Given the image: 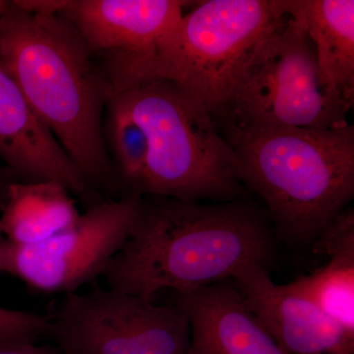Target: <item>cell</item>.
I'll use <instances>...</instances> for the list:
<instances>
[{
  "label": "cell",
  "instance_id": "277c9868",
  "mask_svg": "<svg viewBox=\"0 0 354 354\" xmlns=\"http://www.w3.org/2000/svg\"><path fill=\"white\" fill-rule=\"evenodd\" d=\"M141 125L148 153L140 196L232 201L241 192L234 151L211 113L177 84L134 81L109 93Z\"/></svg>",
  "mask_w": 354,
  "mask_h": 354
},
{
  "label": "cell",
  "instance_id": "e0dca14e",
  "mask_svg": "<svg viewBox=\"0 0 354 354\" xmlns=\"http://www.w3.org/2000/svg\"><path fill=\"white\" fill-rule=\"evenodd\" d=\"M3 237L0 232V243ZM46 326L48 315L0 306V335L4 344L35 342L38 337L44 335Z\"/></svg>",
  "mask_w": 354,
  "mask_h": 354
},
{
  "label": "cell",
  "instance_id": "d6986e66",
  "mask_svg": "<svg viewBox=\"0 0 354 354\" xmlns=\"http://www.w3.org/2000/svg\"><path fill=\"white\" fill-rule=\"evenodd\" d=\"M0 354H64L55 344H37L34 342L0 344Z\"/></svg>",
  "mask_w": 354,
  "mask_h": 354
},
{
  "label": "cell",
  "instance_id": "ffe728a7",
  "mask_svg": "<svg viewBox=\"0 0 354 354\" xmlns=\"http://www.w3.org/2000/svg\"><path fill=\"white\" fill-rule=\"evenodd\" d=\"M9 2L3 1V0H0V17L3 15V13L6 12V9L8 8Z\"/></svg>",
  "mask_w": 354,
  "mask_h": 354
},
{
  "label": "cell",
  "instance_id": "7a4b0ae2",
  "mask_svg": "<svg viewBox=\"0 0 354 354\" xmlns=\"http://www.w3.org/2000/svg\"><path fill=\"white\" fill-rule=\"evenodd\" d=\"M0 64L90 187L108 185L111 167L102 125L108 88L74 26L58 14L9 2L0 17Z\"/></svg>",
  "mask_w": 354,
  "mask_h": 354
},
{
  "label": "cell",
  "instance_id": "5bb4252c",
  "mask_svg": "<svg viewBox=\"0 0 354 354\" xmlns=\"http://www.w3.org/2000/svg\"><path fill=\"white\" fill-rule=\"evenodd\" d=\"M324 80L353 106V0H295Z\"/></svg>",
  "mask_w": 354,
  "mask_h": 354
},
{
  "label": "cell",
  "instance_id": "9c48e42d",
  "mask_svg": "<svg viewBox=\"0 0 354 354\" xmlns=\"http://www.w3.org/2000/svg\"><path fill=\"white\" fill-rule=\"evenodd\" d=\"M232 281L254 316L288 354H354V335L308 298L274 283L266 265L249 263Z\"/></svg>",
  "mask_w": 354,
  "mask_h": 354
},
{
  "label": "cell",
  "instance_id": "ba28073f",
  "mask_svg": "<svg viewBox=\"0 0 354 354\" xmlns=\"http://www.w3.org/2000/svg\"><path fill=\"white\" fill-rule=\"evenodd\" d=\"M137 195L91 205L73 227L30 246L2 239L0 271L44 293L77 292L102 277L129 236L138 213Z\"/></svg>",
  "mask_w": 354,
  "mask_h": 354
},
{
  "label": "cell",
  "instance_id": "30bf717a",
  "mask_svg": "<svg viewBox=\"0 0 354 354\" xmlns=\"http://www.w3.org/2000/svg\"><path fill=\"white\" fill-rule=\"evenodd\" d=\"M188 2L176 0H73L62 13L91 51L141 59L176 27Z\"/></svg>",
  "mask_w": 354,
  "mask_h": 354
},
{
  "label": "cell",
  "instance_id": "9a60e30c",
  "mask_svg": "<svg viewBox=\"0 0 354 354\" xmlns=\"http://www.w3.org/2000/svg\"><path fill=\"white\" fill-rule=\"evenodd\" d=\"M325 264L288 283L349 334L354 335V252L328 256Z\"/></svg>",
  "mask_w": 354,
  "mask_h": 354
},
{
  "label": "cell",
  "instance_id": "8992f818",
  "mask_svg": "<svg viewBox=\"0 0 354 354\" xmlns=\"http://www.w3.org/2000/svg\"><path fill=\"white\" fill-rule=\"evenodd\" d=\"M256 44L227 99L212 114L216 129H335L353 106L324 80L295 0Z\"/></svg>",
  "mask_w": 354,
  "mask_h": 354
},
{
  "label": "cell",
  "instance_id": "44dd1931",
  "mask_svg": "<svg viewBox=\"0 0 354 354\" xmlns=\"http://www.w3.org/2000/svg\"><path fill=\"white\" fill-rule=\"evenodd\" d=\"M4 342L3 339H2L1 335H0V344H3Z\"/></svg>",
  "mask_w": 354,
  "mask_h": 354
},
{
  "label": "cell",
  "instance_id": "7c38bea8",
  "mask_svg": "<svg viewBox=\"0 0 354 354\" xmlns=\"http://www.w3.org/2000/svg\"><path fill=\"white\" fill-rule=\"evenodd\" d=\"M190 325L187 354H288L247 306L232 279L178 295Z\"/></svg>",
  "mask_w": 354,
  "mask_h": 354
},
{
  "label": "cell",
  "instance_id": "2e32d148",
  "mask_svg": "<svg viewBox=\"0 0 354 354\" xmlns=\"http://www.w3.org/2000/svg\"><path fill=\"white\" fill-rule=\"evenodd\" d=\"M109 131L120 178L127 195L140 196V186L145 169L148 145L141 125L127 109L109 97Z\"/></svg>",
  "mask_w": 354,
  "mask_h": 354
},
{
  "label": "cell",
  "instance_id": "4fadbf2b",
  "mask_svg": "<svg viewBox=\"0 0 354 354\" xmlns=\"http://www.w3.org/2000/svg\"><path fill=\"white\" fill-rule=\"evenodd\" d=\"M66 187L57 181H17L7 189L0 216L6 241L35 245L73 227L80 218Z\"/></svg>",
  "mask_w": 354,
  "mask_h": 354
},
{
  "label": "cell",
  "instance_id": "8fae6325",
  "mask_svg": "<svg viewBox=\"0 0 354 354\" xmlns=\"http://www.w3.org/2000/svg\"><path fill=\"white\" fill-rule=\"evenodd\" d=\"M0 158L22 181H57L71 194L92 196L85 177L1 64Z\"/></svg>",
  "mask_w": 354,
  "mask_h": 354
},
{
  "label": "cell",
  "instance_id": "ac0fdd59",
  "mask_svg": "<svg viewBox=\"0 0 354 354\" xmlns=\"http://www.w3.org/2000/svg\"><path fill=\"white\" fill-rule=\"evenodd\" d=\"M315 251L326 257L354 252V212L346 208L330 221L315 239Z\"/></svg>",
  "mask_w": 354,
  "mask_h": 354
},
{
  "label": "cell",
  "instance_id": "3957f363",
  "mask_svg": "<svg viewBox=\"0 0 354 354\" xmlns=\"http://www.w3.org/2000/svg\"><path fill=\"white\" fill-rule=\"evenodd\" d=\"M239 183L257 193L279 234L315 241L354 196V127L218 131Z\"/></svg>",
  "mask_w": 354,
  "mask_h": 354
},
{
  "label": "cell",
  "instance_id": "52a82bcc",
  "mask_svg": "<svg viewBox=\"0 0 354 354\" xmlns=\"http://www.w3.org/2000/svg\"><path fill=\"white\" fill-rule=\"evenodd\" d=\"M44 335L64 354H187L191 337L178 304L111 288L65 295Z\"/></svg>",
  "mask_w": 354,
  "mask_h": 354
},
{
  "label": "cell",
  "instance_id": "6da1fadb",
  "mask_svg": "<svg viewBox=\"0 0 354 354\" xmlns=\"http://www.w3.org/2000/svg\"><path fill=\"white\" fill-rule=\"evenodd\" d=\"M271 249L267 225L245 204L146 195L102 277L111 290L153 301L160 291L183 295L232 279L249 263L266 265Z\"/></svg>",
  "mask_w": 354,
  "mask_h": 354
},
{
  "label": "cell",
  "instance_id": "5b68a950",
  "mask_svg": "<svg viewBox=\"0 0 354 354\" xmlns=\"http://www.w3.org/2000/svg\"><path fill=\"white\" fill-rule=\"evenodd\" d=\"M285 0H207L183 14L150 57H111L109 91L142 79L171 81L209 113L227 99L251 51L285 10Z\"/></svg>",
  "mask_w": 354,
  "mask_h": 354
}]
</instances>
